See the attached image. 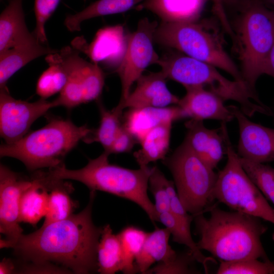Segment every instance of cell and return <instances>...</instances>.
Returning <instances> with one entry per match:
<instances>
[{"label": "cell", "instance_id": "obj_1", "mask_svg": "<svg viewBox=\"0 0 274 274\" xmlns=\"http://www.w3.org/2000/svg\"><path fill=\"white\" fill-rule=\"evenodd\" d=\"M95 191H90L89 201L79 213L42 227L29 234H22L6 248L35 264L61 265L76 273L97 271V247L102 227L92 219Z\"/></svg>", "mask_w": 274, "mask_h": 274}, {"label": "cell", "instance_id": "obj_2", "mask_svg": "<svg viewBox=\"0 0 274 274\" xmlns=\"http://www.w3.org/2000/svg\"><path fill=\"white\" fill-rule=\"evenodd\" d=\"M210 216L194 218L196 243L219 260L233 261L248 259L269 260L261 239L267 229L261 219L237 211H226L213 204Z\"/></svg>", "mask_w": 274, "mask_h": 274}, {"label": "cell", "instance_id": "obj_3", "mask_svg": "<svg viewBox=\"0 0 274 274\" xmlns=\"http://www.w3.org/2000/svg\"><path fill=\"white\" fill-rule=\"evenodd\" d=\"M106 152L78 169H70L64 164L49 168L46 174L51 179L75 180L85 185L90 191L106 192L138 204L154 223L159 222L154 204L148 194L149 180L153 167L133 169L111 164Z\"/></svg>", "mask_w": 274, "mask_h": 274}, {"label": "cell", "instance_id": "obj_4", "mask_svg": "<svg viewBox=\"0 0 274 274\" xmlns=\"http://www.w3.org/2000/svg\"><path fill=\"white\" fill-rule=\"evenodd\" d=\"M157 64L167 79L177 82L184 87L201 86L224 101H234L248 117L256 113L272 115L271 110L245 82L227 79L209 63L184 54H172L160 58Z\"/></svg>", "mask_w": 274, "mask_h": 274}, {"label": "cell", "instance_id": "obj_5", "mask_svg": "<svg viewBox=\"0 0 274 274\" xmlns=\"http://www.w3.org/2000/svg\"><path fill=\"white\" fill-rule=\"evenodd\" d=\"M92 130L70 120L54 119L15 142L2 144L0 155L21 161L31 171L55 167L63 164L67 153Z\"/></svg>", "mask_w": 274, "mask_h": 274}, {"label": "cell", "instance_id": "obj_6", "mask_svg": "<svg viewBox=\"0 0 274 274\" xmlns=\"http://www.w3.org/2000/svg\"><path fill=\"white\" fill-rule=\"evenodd\" d=\"M210 22H161L155 29L154 41L222 70L234 80L244 81L241 71L225 48L222 36Z\"/></svg>", "mask_w": 274, "mask_h": 274}, {"label": "cell", "instance_id": "obj_7", "mask_svg": "<svg viewBox=\"0 0 274 274\" xmlns=\"http://www.w3.org/2000/svg\"><path fill=\"white\" fill-rule=\"evenodd\" d=\"M235 36L243 80L255 90L265 74L274 40V11L257 0L247 4L236 23Z\"/></svg>", "mask_w": 274, "mask_h": 274}, {"label": "cell", "instance_id": "obj_8", "mask_svg": "<svg viewBox=\"0 0 274 274\" xmlns=\"http://www.w3.org/2000/svg\"><path fill=\"white\" fill-rule=\"evenodd\" d=\"M164 164L170 171L183 206L194 217L209 211L217 174L204 163L184 140Z\"/></svg>", "mask_w": 274, "mask_h": 274}, {"label": "cell", "instance_id": "obj_9", "mask_svg": "<svg viewBox=\"0 0 274 274\" xmlns=\"http://www.w3.org/2000/svg\"><path fill=\"white\" fill-rule=\"evenodd\" d=\"M225 144L227 160L224 168L217 174L213 192L214 200L233 211L253 215L274 224V209L243 168L227 130Z\"/></svg>", "mask_w": 274, "mask_h": 274}, {"label": "cell", "instance_id": "obj_10", "mask_svg": "<svg viewBox=\"0 0 274 274\" xmlns=\"http://www.w3.org/2000/svg\"><path fill=\"white\" fill-rule=\"evenodd\" d=\"M158 24L147 18L142 19L136 30L128 34L127 46L123 59L116 70L121 83L122 103L131 92L132 85L142 76L150 64H157L159 57L154 46V35Z\"/></svg>", "mask_w": 274, "mask_h": 274}, {"label": "cell", "instance_id": "obj_11", "mask_svg": "<svg viewBox=\"0 0 274 274\" xmlns=\"http://www.w3.org/2000/svg\"><path fill=\"white\" fill-rule=\"evenodd\" d=\"M54 107H56L54 100L40 98L30 102L16 99L11 96L7 85L0 87L1 136L6 144L19 140L36 120Z\"/></svg>", "mask_w": 274, "mask_h": 274}, {"label": "cell", "instance_id": "obj_12", "mask_svg": "<svg viewBox=\"0 0 274 274\" xmlns=\"http://www.w3.org/2000/svg\"><path fill=\"white\" fill-rule=\"evenodd\" d=\"M32 183L3 164L0 166V232L1 248L15 242L23 234L20 226L19 209L23 192Z\"/></svg>", "mask_w": 274, "mask_h": 274}, {"label": "cell", "instance_id": "obj_13", "mask_svg": "<svg viewBox=\"0 0 274 274\" xmlns=\"http://www.w3.org/2000/svg\"><path fill=\"white\" fill-rule=\"evenodd\" d=\"M229 106L238 126V156L260 163L274 161V128L251 121L239 107Z\"/></svg>", "mask_w": 274, "mask_h": 274}, {"label": "cell", "instance_id": "obj_14", "mask_svg": "<svg viewBox=\"0 0 274 274\" xmlns=\"http://www.w3.org/2000/svg\"><path fill=\"white\" fill-rule=\"evenodd\" d=\"M127 36L123 26L116 25L99 29L90 44L83 37L75 39L72 44L78 51L85 54L91 62L101 63L116 71L124 57Z\"/></svg>", "mask_w": 274, "mask_h": 274}, {"label": "cell", "instance_id": "obj_15", "mask_svg": "<svg viewBox=\"0 0 274 274\" xmlns=\"http://www.w3.org/2000/svg\"><path fill=\"white\" fill-rule=\"evenodd\" d=\"M187 129L185 141L208 166L214 169L226 152L227 123L217 129L207 128L202 120L190 119L185 124Z\"/></svg>", "mask_w": 274, "mask_h": 274}, {"label": "cell", "instance_id": "obj_16", "mask_svg": "<svg viewBox=\"0 0 274 274\" xmlns=\"http://www.w3.org/2000/svg\"><path fill=\"white\" fill-rule=\"evenodd\" d=\"M166 79L161 71L143 75L137 80L133 91L116 107L123 111L126 108H162L177 105L180 98L168 89Z\"/></svg>", "mask_w": 274, "mask_h": 274}, {"label": "cell", "instance_id": "obj_17", "mask_svg": "<svg viewBox=\"0 0 274 274\" xmlns=\"http://www.w3.org/2000/svg\"><path fill=\"white\" fill-rule=\"evenodd\" d=\"M185 95L177 105L185 118L197 120L214 119L228 123L234 118L229 106L221 97L201 86L185 87Z\"/></svg>", "mask_w": 274, "mask_h": 274}, {"label": "cell", "instance_id": "obj_18", "mask_svg": "<svg viewBox=\"0 0 274 274\" xmlns=\"http://www.w3.org/2000/svg\"><path fill=\"white\" fill-rule=\"evenodd\" d=\"M124 117L123 125L139 143L153 128L164 124H173L175 121L185 118L182 110L178 105L162 108L129 109Z\"/></svg>", "mask_w": 274, "mask_h": 274}, {"label": "cell", "instance_id": "obj_19", "mask_svg": "<svg viewBox=\"0 0 274 274\" xmlns=\"http://www.w3.org/2000/svg\"><path fill=\"white\" fill-rule=\"evenodd\" d=\"M22 3L23 0H10L1 14L0 53L37 38L27 27Z\"/></svg>", "mask_w": 274, "mask_h": 274}, {"label": "cell", "instance_id": "obj_20", "mask_svg": "<svg viewBox=\"0 0 274 274\" xmlns=\"http://www.w3.org/2000/svg\"><path fill=\"white\" fill-rule=\"evenodd\" d=\"M208 0H144L135 9L146 10L162 22H194L199 20Z\"/></svg>", "mask_w": 274, "mask_h": 274}, {"label": "cell", "instance_id": "obj_21", "mask_svg": "<svg viewBox=\"0 0 274 274\" xmlns=\"http://www.w3.org/2000/svg\"><path fill=\"white\" fill-rule=\"evenodd\" d=\"M58 51L36 38L0 53V87L6 86L8 80L31 61Z\"/></svg>", "mask_w": 274, "mask_h": 274}, {"label": "cell", "instance_id": "obj_22", "mask_svg": "<svg viewBox=\"0 0 274 274\" xmlns=\"http://www.w3.org/2000/svg\"><path fill=\"white\" fill-rule=\"evenodd\" d=\"M171 235L169 230L165 227H156L151 232H148L143 247L135 261L136 272L146 274L156 262H166L177 254L169 243Z\"/></svg>", "mask_w": 274, "mask_h": 274}, {"label": "cell", "instance_id": "obj_23", "mask_svg": "<svg viewBox=\"0 0 274 274\" xmlns=\"http://www.w3.org/2000/svg\"><path fill=\"white\" fill-rule=\"evenodd\" d=\"M32 179L31 185L21 197L19 220L35 226L46 214L49 190L42 172H37Z\"/></svg>", "mask_w": 274, "mask_h": 274}, {"label": "cell", "instance_id": "obj_24", "mask_svg": "<svg viewBox=\"0 0 274 274\" xmlns=\"http://www.w3.org/2000/svg\"><path fill=\"white\" fill-rule=\"evenodd\" d=\"M46 183L49 191L48 208L42 226L65 219L73 215L76 203L70 197L73 191L71 184L63 180L49 178L44 172Z\"/></svg>", "mask_w": 274, "mask_h": 274}, {"label": "cell", "instance_id": "obj_25", "mask_svg": "<svg viewBox=\"0 0 274 274\" xmlns=\"http://www.w3.org/2000/svg\"><path fill=\"white\" fill-rule=\"evenodd\" d=\"M173 124H164L150 130L142 139L141 148L134 152L133 156L140 167L164 160L168 151Z\"/></svg>", "mask_w": 274, "mask_h": 274}, {"label": "cell", "instance_id": "obj_26", "mask_svg": "<svg viewBox=\"0 0 274 274\" xmlns=\"http://www.w3.org/2000/svg\"><path fill=\"white\" fill-rule=\"evenodd\" d=\"M144 0H98L75 14L68 15L64 24L68 30H80L84 21L97 17L126 12L136 7Z\"/></svg>", "mask_w": 274, "mask_h": 274}, {"label": "cell", "instance_id": "obj_27", "mask_svg": "<svg viewBox=\"0 0 274 274\" xmlns=\"http://www.w3.org/2000/svg\"><path fill=\"white\" fill-rule=\"evenodd\" d=\"M97 272L114 274L122 271V253L120 239L110 225L102 227L97 247Z\"/></svg>", "mask_w": 274, "mask_h": 274}, {"label": "cell", "instance_id": "obj_28", "mask_svg": "<svg viewBox=\"0 0 274 274\" xmlns=\"http://www.w3.org/2000/svg\"><path fill=\"white\" fill-rule=\"evenodd\" d=\"M159 222L167 228L173 237V241L179 244L186 246L192 252L197 262L203 266L206 273L208 272V264L216 262L211 257H206L197 247L191 234L190 228L186 226L170 211L158 215Z\"/></svg>", "mask_w": 274, "mask_h": 274}, {"label": "cell", "instance_id": "obj_29", "mask_svg": "<svg viewBox=\"0 0 274 274\" xmlns=\"http://www.w3.org/2000/svg\"><path fill=\"white\" fill-rule=\"evenodd\" d=\"M100 122L98 127L83 139L87 144L100 143L107 151L112 145L122 125L121 118L123 111L116 107L111 110L99 104Z\"/></svg>", "mask_w": 274, "mask_h": 274}, {"label": "cell", "instance_id": "obj_30", "mask_svg": "<svg viewBox=\"0 0 274 274\" xmlns=\"http://www.w3.org/2000/svg\"><path fill=\"white\" fill-rule=\"evenodd\" d=\"M45 59L49 67L40 76L37 83L36 93L40 98L47 99L61 91L67 77L60 62L58 51L47 55Z\"/></svg>", "mask_w": 274, "mask_h": 274}, {"label": "cell", "instance_id": "obj_31", "mask_svg": "<svg viewBox=\"0 0 274 274\" xmlns=\"http://www.w3.org/2000/svg\"><path fill=\"white\" fill-rule=\"evenodd\" d=\"M76 66L83 89L84 103L97 99L105 84V75L99 64L88 62L78 54Z\"/></svg>", "mask_w": 274, "mask_h": 274}, {"label": "cell", "instance_id": "obj_32", "mask_svg": "<svg viewBox=\"0 0 274 274\" xmlns=\"http://www.w3.org/2000/svg\"><path fill=\"white\" fill-rule=\"evenodd\" d=\"M148 232L133 225L123 228L118 234L122 253V272L133 274L136 272L135 261L139 254Z\"/></svg>", "mask_w": 274, "mask_h": 274}, {"label": "cell", "instance_id": "obj_33", "mask_svg": "<svg viewBox=\"0 0 274 274\" xmlns=\"http://www.w3.org/2000/svg\"><path fill=\"white\" fill-rule=\"evenodd\" d=\"M245 171L267 200L274 204V168L239 157Z\"/></svg>", "mask_w": 274, "mask_h": 274}, {"label": "cell", "instance_id": "obj_34", "mask_svg": "<svg viewBox=\"0 0 274 274\" xmlns=\"http://www.w3.org/2000/svg\"><path fill=\"white\" fill-rule=\"evenodd\" d=\"M248 259L233 261L220 260L218 274H274V262Z\"/></svg>", "mask_w": 274, "mask_h": 274}, {"label": "cell", "instance_id": "obj_35", "mask_svg": "<svg viewBox=\"0 0 274 274\" xmlns=\"http://www.w3.org/2000/svg\"><path fill=\"white\" fill-rule=\"evenodd\" d=\"M197 261L192 252L178 253L172 259L163 262L157 263L151 267L146 274H191L199 273L194 267Z\"/></svg>", "mask_w": 274, "mask_h": 274}, {"label": "cell", "instance_id": "obj_36", "mask_svg": "<svg viewBox=\"0 0 274 274\" xmlns=\"http://www.w3.org/2000/svg\"><path fill=\"white\" fill-rule=\"evenodd\" d=\"M60 0H35L34 12L36 25L32 31L38 40L44 44H47L45 24L53 14Z\"/></svg>", "mask_w": 274, "mask_h": 274}, {"label": "cell", "instance_id": "obj_37", "mask_svg": "<svg viewBox=\"0 0 274 274\" xmlns=\"http://www.w3.org/2000/svg\"><path fill=\"white\" fill-rule=\"evenodd\" d=\"M163 175L158 167L153 166L149 180V189L154 197V204L158 216L159 214L170 211L169 198L162 182Z\"/></svg>", "mask_w": 274, "mask_h": 274}, {"label": "cell", "instance_id": "obj_38", "mask_svg": "<svg viewBox=\"0 0 274 274\" xmlns=\"http://www.w3.org/2000/svg\"><path fill=\"white\" fill-rule=\"evenodd\" d=\"M138 143L134 136L122 124L112 145L107 151L111 154H119L130 152Z\"/></svg>", "mask_w": 274, "mask_h": 274}, {"label": "cell", "instance_id": "obj_39", "mask_svg": "<svg viewBox=\"0 0 274 274\" xmlns=\"http://www.w3.org/2000/svg\"><path fill=\"white\" fill-rule=\"evenodd\" d=\"M15 267L13 262L9 259H4L0 263V273H13L15 271Z\"/></svg>", "mask_w": 274, "mask_h": 274}, {"label": "cell", "instance_id": "obj_40", "mask_svg": "<svg viewBox=\"0 0 274 274\" xmlns=\"http://www.w3.org/2000/svg\"><path fill=\"white\" fill-rule=\"evenodd\" d=\"M265 74L274 78V40L268 58Z\"/></svg>", "mask_w": 274, "mask_h": 274}, {"label": "cell", "instance_id": "obj_41", "mask_svg": "<svg viewBox=\"0 0 274 274\" xmlns=\"http://www.w3.org/2000/svg\"><path fill=\"white\" fill-rule=\"evenodd\" d=\"M212 1L215 4V8H216V10L218 14H219V15L220 17V19H221L222 21L225 22L226 19L224 17V14L223 13L222 7V0H212Z\"/></svg>", "mask_w": 274, "mask_h": 274}, {"label": "cell", "instance_id": "obj_42", "mask_svg": "<svg viewBox=\"0 0 274 274\" xmlns=\"http://www.w3.org/2000/svg\"><path fill=\"white\" fill-rule=\"evenodd\" d=\"M226 3L232 5L245 4V6L254 0H222Z\"/></svg>", "mask_w": 274, "mask_h": 274}, {"label": "cell", "instance_id": "obj_43", "mask_svg": "<svg viewBox=\"0 0 274 274\" xmlns=\"http://www.w3.org/2000/svg\"><path fill=\"white\" fill-rule=\"evenodd\" d=\"M270 2L274 5V0H269Z\"/></svg>", "mask_w": 274, "mask_h": 274}, {"label": "cell", "instance_id": "obj_44", "mask_svg": "<svg viewBox=\"0 0 274 274\" xmlns=\"http://www.w3.org/2000/svg\"><path fill=\"white\" fill-rule=\"evenodd\" d=\"M272 239L274 241V232H273V233L272 234Z\"/></svg>", "mask_w": 274, "mask_h": 274}]
</instances>
